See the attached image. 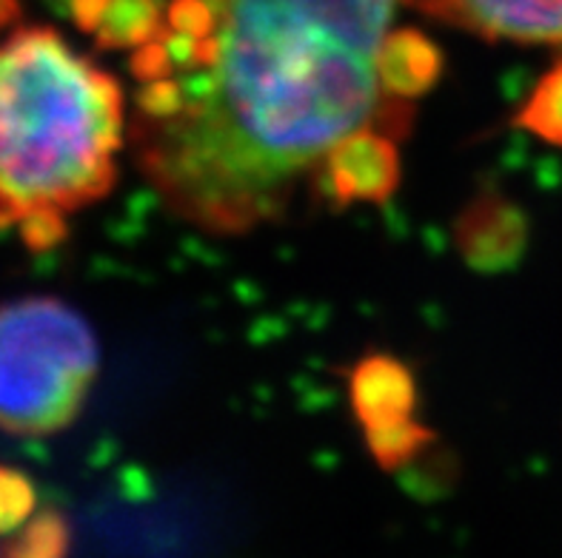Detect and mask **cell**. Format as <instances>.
Masks as SVG:
<instances>
[{
  "mask_svg": "<svg viewBox=\"0 0 562 558\" xmlns=\"http://www.w3.org/2000/svg\"><path fill=\"white\" fill-rule=\"evenodd\" d=\"M109 7H112V0H69V12H71V21L80 32L86 35H94L106 18Z\"/></svg>",
  "mask_w": 562,
  "mask_h": 558,
  "instance_id": "cell-18",
  "label": "cell"
},
{
  "mask_svg": "<svg viewBox=\"0 0 562 558\" xmlns=\"http://www.w3.org/2000/svg\"><path fill=\"white\" fill-rule=\"evenodd\" d=\"M35 485L23 470L0 465V536H12L35 513Z\"/></svg>",
  "mask_w": 562,
  "mask_h": 558,
  "instance_id": "cell-13",
  "label": "cell"
},
{
  "mask_svg": "<svg viewBox=\"0 0 562 558\" xmlns=\"http://www.w3.org/2000/svg\"><path fill=\"white\" fill-rule=\"evenodd\" d=\"M440 21L485 37L562 43V0H406Z\"/></svg>",
  "mask_w": 562,
  "mask_h": 558,
  "instance_id": "cell-4",
  "label": "cell"
},
{
  "mask_svg": "<svg viewBox=\"0 0 562 558\" xmlns=\"http://www.w3.org/2000/svg\"><path fill=\"white\" fill-rule=\"evenodd\" d=\"M417 385L412 371L394 356H366L351 374V408L363 428L412 419Z\"/></svg>",
  "mask_w": 562,
  "mask_h": 558,
  "instance_id": "cell-7",
  "label": "cell"
},
{
  "mask_svg": "<svg viewBox=\"0 0 562 558\" xmlns=\"http://www.w3.org/2000/svg\"><path fill=\"white\" fill-rule=\"evenodd\" d=\"M517 126L551 146H562V60H557L535 86L531 98L517 114Z\"/></svg>",
  "mask_w": 562,
  "mask_h": 558,
  "instance_id": "cell-10",
  "label": "cell"
},
{
  "mask_svg": "<svg viewBox=\"0 0 562 558\" xmlns=\"http://www.w3.org/2000/svg\"><path fill=\"white\" fill-rule=\"evenodd\" d=\"M100 368L94 333L55 297L0 305V428L18 436L64 431Z\"/></svg>",
  "mask_w": 562,
  "mask_h": 558,
  "instance_id": "cell-3",
  "label": "cell"
},
{
  "mask_svg": "<svg viewBox=\"0 0 562 558\" xmlns=\"http://www.w3.org/2000/svg\"><path fill=\"white\" fill-rule=\"evenodd\" d=\"M71 542V531L64 513L57 510H43L23 527L12 542L3 545V556L9 558H60L66 556Z\"/></svg>",
  "mask_w": 562,
  "mask_h": 558,
  "instance_id": "cell-12",
  "label": "cell"
},
{
  "mask_svg": "<svg viewBox=\"0 0 562 558\" xmlns=\"http://www.w3.org/2000/svg\"><path fill=\"white\" fill-rule=\"evenodd\" d=\"M132 75H135L140 83H151V80H164L171 78V71H175V60H171L169 46L164 43V37H157V41L143 43L137 46V52L132 55V64H128Z\"/></svg>",
  "mask_w": 562,
  "mask_h": 558,
  "instance_id": "cell-17",
  "label": "cell"
},
{
  "mask_svg": "<svg viewBox=\"0 0 562 558\" xmlns=\"http://www.w3.org/2000/svg\"><path fill=\"white\" fill-rule=\"evenodd\" d=\"M164 18L157 0H112L106 18L94 32L98 49H135L164 37Z\"/></svg>",
  "mask_w": 562,
  "mask_h": 558,
  "instance_id": "cell-9",
  "label": "cell"
},
{
  "mask_svg": "<svg viewBox=\"0 0 562 558\" xmlns=\"http://www.w3.org/2000/svg\"><path fill=\"white\" fill-rule=\"evenodd\" d=\"M166 26L178 35L200 41L217 29V9L212 0H171L166 9Z\"/></svg>",
  "mask_w": 562,
  "mask_h": 558,
  "instance_id": "cell-16",
  "label": "cell"
},
{
  "mask_svg": "<svg viewBox=\"0 0 562 558\" xmlns=\"http://www.w3.org/2000/svg\"><path fill=\"white\" fill-rule=\"evenodd\" d=\"M400 185V151L383 132L363 128L340 140L323 160V189L346 203H385Z\"/></svg>",
  "mask_w": 562,
  "mask_h": 558,
  "instance_id": "cell-5",
  "label": "cell"
},
{
  "mask_svg": "<svg viewBox=\"0 0 562 558\" xmlns=\"http://www.w3.org/2000/svg\"><path fill=\"white\" fill-rule=\"evenodd\" d=\"M446 57L431 37L417 29H397L378 49V78L389 98L417 100L442 78Z\"/></svg>",
  "mask_w": 562,
  "mask_h": 558,
  "instance_id": "cell-8",
  "label": "cell"
},
{
  "mask_svg": "<svg viewBox=\"0 0 562 558\" xmlns=\"http://www.w3.org/2000/svg\"><path fill=\"white\" fill-rule=\"evenodd\" d=\"M183 109L186 94L180 80H151V83H143L137 92V117L143 121H169V117H178Z\"/></svg>",
  "mask_w": 562,
  "mask_h": 558,
  "instance_id": "cell-15",
  "label": "cell"
},
{
  "mask_svg": "<svg viewBox=\"0 0 562 558\" xmlns=\"http://www.w3.org/2000/svg\"><path fill=\"white\" fill-rule=\"evenodd\" d=\"M454 240L463 260L477 271H506L526 251V214L497 191L477 194L457 217Z\"/></svg>",
  "mask_w": 562,
  "mask_h": 558,
  "instance_id": "cell-6",
  "label": "cell"
},
{
  "mask_svg": "<svg viewBox=\"0 0 562 558\" xmlns=\"http://www.w3.org/2000/svg\"><path fill=\"white\" fill-rule=\"evenodd\" d=\"M18 228H21V240L29 251L43 254V251H52L55 246L66 240L69 226H66V212L57 208V205H41V208H32L29 214H23L18 219Z\"/></svg>",
  "mask_w": 562,
  "mask_h": 558,
  "instance_id": "cell-14",
  "label": "cell"
},
{
  "mask_svg": "<svg viewBox=\"0 0 562 558\" xmlns=\"http://www.w3.org/2000/svg\"><path fill=\"white\" fill-rule=\"evenodd\" d=\"M21 18V3L18 0H0V29L12 26Z\"/></svg>",
  "mask_w": 562,
  "mask_h": 558,
  "instance_id": "cell-19",
  "label": "cell"
},
{
  "mask_svg": "<svg viewBox=\"0 0 562 558\" xmlns=\"http://www.w3.org/2000/svg\"><path fill=\"white\" fill-rule=\"evenodd\" d=\"M366 442H369L371 456L378 459L383 470H397V467L408 465L423 447L431 445L435 433L414 419H400V422L366 428Z\"/></svg>",
  "mask_w": 562,
  "mask_h": 558,
  "instance_id": "cell-11",
  "label": "cell"
},
{
  "mask_svg": "<svg viewBox=\"0 0 562 558\" xmlns=\"http://www.w3.org/2000/svg\"><path fill=\"white\" fill-rule=\"evenodd\" d=\"M221 55L189 71L186 109L132 126L135 160L171 212L212 234L283 214L297 180L337 143L371 128L408 132L378 49L397 0H212Z\"/></svg>",
  "mask_w": 562,
  "mask_h": 558,
  "instance_id": "cell-1",
  "label": "cell"
},
{
  "mask_svg": "<svg viewBox=\"0 0 562 558\" xmlns=\"http://www.w3.org/2000/svg\"><path fill=\"white\" fill-rule=\"evenodd\" d=\"M123 94L49 26L0 43V231L41 205L66 214L114 185Z\"/></svg>",
  "mask_w": 562,
  "mask_h": 558,
  "instance_id": "cell-2",
  "label": "cell"
}]
</instances>
